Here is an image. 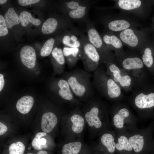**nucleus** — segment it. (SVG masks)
I'll use <instances>...</instances> for the list:
<instances>
[{
    "label": "nucleus",
    "mask_w": 154,
    "mask_h": 154,
    "mask_svg": "<svg viewBox=\"0 0 154 154\" xmlns=\"http://www.w3.org/2000/svg\"><path fill=\"white\" fill-rule=\"evenodd\" d=\"M112 125L116 133L135 130L138 119L126 104L118 102L111 112Z\"/></svg>",
    "instance_id": "1"
},
{
    "label": "nucleus",
    "mask_w": 154,
    "mask_h": 154,
    "mask_svg": "<svg viewBox=\"0 0 154 154\" xmlns=\"http://www.w3.org/2000/svg\"><path fill=\"white\" fill-rule=\"evenodd\" d=\"M141 120H154V92L141 89L129 99Z\"/></svg>",
    "instance_id": "2"
},
{
    "label": "nucleus",
    "mask_w": 154,
    "mask_h": 154,
    "mask_svg": "<svg viewBox=\"0 0 154 154\" xmlns=\"http://www.w3.org/2000/svg\"><path fill=\"white\" fill-rule=\"evenodd\" d=\"M154 121L147 126L126 132L134 153L143 152L154 153Z\"/></svg>",
    "instance_id": "3"
},
{
    "label": "nucleus",
    "mask_w": 154,
    "mask_h": 154,
    "mask_svg": "<svg viewBox=\"0 0 154 154\" xmlns=\"http://www.w3.org/2000/svg\"><path fill=\"white\" fill-rule=\"evenodd\" d=\"M85 23L87 38L98 50L100 55L102 61L107 64L114 62L116 60L115 55L104 43L101 35L96 30L94 23L90 19Z\"/></svg>",
    "instance_id": "4"
},
{
    "label": "nucleus",
    "mask_w": 154,
    "mask_h": 154,
    "mask_svg": "<svg viewBox=\"0 0 154 154\" xmlns=\"http://www.w3.org/2000/svg\"><path fill=\"white\" fill-rule=\"evenodd\" d=\"M99 20L106 31L115 33L139 25L133 18L126 14H105L101 16Z\"/></svg>",
    "instance_id": "5"
},
{
    "label": "nucleus",
    "mask_w": 154,
    "mask_h": 154,
    "mask_svg": "<svg viewBox=\"0 0 154 154\" xmlns=\"http://www.w3.org/2000/svg\"><path fill=\"white\" fill-rule=\"evenodd\" d=\"M115 33L123 44L132 49L139 50L146 42L143 32L135 27H131Z\"/></svg>",
    "instance_id": "6"
},
{
    "label": "nucleus",
    "mask_w": 154,
    "mask_h": 154,
    "mask_svg": "<svg viewBox=\"0 0 154 154\" xmlns=\"http://www.w3.org/2000/svg\"><path fill=\"white\" fill-rule=\"evenodd\" d=\"M81 42L80 49L81 57L84 64L88 66H96L102 60L98 50L89 41L87 37L80 30Z\"/></svg>",
    "instance_id": "7"
},
{
    "label": "nucleus",
    "mask_w": 154,
    "mask_h": 154,
    "mask_svg": "<svg viewBox=\"0 0 154 154\" xmlns=\"http://www.w3.org/2000/svg\"><path fill=\"white\" fill-rule=\"evenodd\" d=\"M99 106L92 108L86 112L85 118L89 125L94 127L100 131L106 130L110 123L108 120V113L105 108Z\"/></svg>",
    "instance_id": "8"
},
{
    "label": "nucleus",
    "mask_w": 154,
    "mask_h": 154,
    "mask_svg": "<svg viewBox=\"0 0 154 154\" xmlns=\"http://www.w3.org/2000/svg\"><path fill=\"white\" fill-rule=\"evenodd\" d=\"M123 69L131 74L134 80H141L143 75L144 64L140 57L125 54L117 60Z\"/></svg>",
    "instance_id": "9"
},
{
    "label": "nucleus",
    "mask_w": 154,
    "mask_h": 154,
    "mask_svg": "<svg viewBox=\"0 0 154 154\" xmlns=\"http://www.w3.org/2000/svg\"><path fill=\"white\" fill-rule=\"evenodd\" d=\"M115 1L114 6L111 7H99L100 9H107L117 8L126 12L132 13L141 17L144 9V1L141 0H118Z\"/></svg>",
    "instance_id": "10"
},
{
    "label": "nucleus",
    "mask_w": 154,
    "mask_h": 154,
    "mask_svg": "<svg viewBox=\"0 0 154 154\" xmlns=\"http://www.w3.org/2000/svg\"><path fill=\"white\" fill-rule=\"evenodd\" d=\"M101 35L108 48L111 51L113 50L115 52L117 60L125 54L123 49L124 44L115 33L106 31Z\"/></svg>",
    "instance_id": "11"
},
{
    "label": "nucleus",
    "mask_w": 154,
    "mask_h": 154,
    "mask_svg": "<svg viewBox=\"0 0 154 154\" xmlns=\"http://www.w3.org/2000/svg\"><path fill=\"white\" fill-rule=\"evenodd\" d=\"M109 71L112 74V79L121 88H130L133 83V79L130 74L126 70L119 67L114 62L107 64Z\"/></svg>",
    "instance_id": "12"
},
{
    "label": "nucleus",
    "mask_w": 154,
    "mask_h": 154,
    "mask_svg": "<svg viewBox=\"0 0 154 154\" xmlns=\"http://www.w3.org/2000/svg\"><path fill=\"white\" fill-rule=\"evenodd\" d=\"M96 1L89 0L86 4L65 14L66 16L71 20L80 23H85L89 20V11L91 6Z\"/></svg>",
    "instance_id": "13"
},
{
    "label": "nucleus",
    "mask_w": 154,
    "mask_h": 154,
    "mask_svg": "<svg viewBox=\"0 0 154 154\" xmlns=\"http://www.w3.org/2000/svg\"><path fill=\"white\" fill-rule=\"evenodd\" d=\"M21 61L26 67L33 68L35 65L36 54L34 49L31 46L26 45L21 49L20 52Z\"/></svg>",
    "instance_id": "14"
},
{
    "label": "nucleus",
    "mask_w": 154,
    "mask_h": 154,
    "mask_svg": "<svg viewBox=\"0 0 154 154\" xmlns=\"http://www.w3.org/2000/svg\"><path fill=\"white\" fill-rule=\"evenodd\" d=\"M80 36V29H78L67 31L62 38V43L66 47L80 48L81 42Z\"/></svg>",
    "instance_id": "15"
},
{
    "label": "nucleus",
    "mask_w": 154,
    "mask_h": 154,
    "mask_svg": "<svg viewBox=\"0 0 154 154\" xmlns=\"http://www.w3.org/2000/svg\"><path fill=\"white\" fill-rule=\"evenodd\" d=\"M106 130L102 135L100 141L109 153H114L116 151V133L114 131Z\"/></svg>",
    "instance_id": "16"
},
{
    "label": "nucleus",
    "mask_w": 154,
    "mask_h": 154,
    "mask_svg": "<svg viewBox=\"0 0 154 154\" xmlns=\"http://www.w3.org/2000/svg\"><path fill=\"white\" fill-rule=\"evenodd\" d=\"M106 92L108 97L118 101L122 98L121 88L112 78H108L106 82Z\"/></svg>",
    "instance_id": "17"
},
{
    "label": "nucleus",
    "mask_w": 154,
    "mask_h": 154,
    "mask_svg": "<svg viewBox=\"0 0 154 154\" xmlns=\"http://www.w3.org/2000/svg\"><path fill=\"white\" fill-rule=\"evenodd\" d=\"M57 122V117L54 113L51 112L46 113L42 117V129L45 133L50 132L56 126Z\"/></svg>",
    "instance_id": "18"
},
{
    "label": "nucleus",
    "mask_w": 154,
    "mask_h": 154,
    "mask_svg": "<svg viewBox=\"0 0 154 154\" xmlns=\"http://www.w3.org/2000/svg\"><path fill=\"white\" fill-rule=\"evenodd\" d=\"M151 46L145 43L139 50L142 61L146 67L151 70L153 68L154 58L153 52Z\"/></svg>",
    "instance_id": "19"
},
{
    "label": "nucleus",
    "mask_w": 154,
    "mask_h": 154,
    "mask_svg": "<svg viewBox=\"0 0 154 154\" xmlns=\"http://www.w3.org/2000/svg\"><path fill=\"white\" fill-rule=\"evenodd\" d=\"M34 102L33 98L31 96H24L17 101L16 107L17 110L22 114L28 113L33 107Z\"/></svg>",
    "instance_id": "20"
},
{
    "label": "nucleus",
    "mask_w": 154,
    "mask_h": 154,
    "mask_svg": "<svg viewBox=\"0 0 154 154\" xmlns=\"http://www.w3.org/2000/svg\"><path fill=\"white\" fill-rule=\"evenodd\" d=\"M63 51L64 56L67 58L70 64H73L81 57V52L80 48H71L65 46Z\"/></svg>",
    "instance_id": "21"
},
{
    "label": "nucleus",
    "mask_w": 154,
    "mask_h": 154,
    "mask_svg": "<svg viewBox=\"0 0 154 154\" xmlns=\"http://www.w3.org/2000/svg\"><path fill=\"white\" fill-rule=\"evenodd\" d=\"M67 82L70 88L76 96L81 97L84 95L86 91V88L78 82L75 77H70Z\"/></svg>",
    "instance_id": "22"
},
{
    "label": "nucleus",
    "mask_w": 154,
    "mask_h": 154,
    "mask_svg": "<svg viewBox=\"0 0 154 154\" xmlns=\"http://www.w3.org/2000/svg\"><path fill=\"white\" fill-rule=\"evenodd\" d=\"M4 18L7 27L11 29L14 25L19 24L20 21L19 17L12 7L9 8L5 13Z\"/></svg>",
    "instance_id": "23"
},
{
    "label": "nucleus",
    "mask_w": 154,
    "mask_h": 154,
    "mask_svg": "<svg viewBox=\"0 0 154 154\" xmlns=\"http://www.w3.org/2000/svg\"><path fill=\"white\" fill-rule=\"evenodd\" d=\"M58 85L60 88L58 94L61 97L66 100H72L73 98V95L68 82L61 79L58 81Z\"/></svg>",
    "instance_id": "24"
},
{
    "label": "nucleus",
    "mask_w": 154,
    "mask_h": 154,
    "mask_svg": "<svg viewBox=\"0 0 154 154\" xmlns=\"http://www.w3.org/2000/svg\"><path fill=\"white\" fill-rule=\"evenodd\" d=\"M58 25V21L56 18H49L43 23L42 27V31L44 34L53 33L56 31Z\"/></svg>",
    "instance_id": "25"
},
{
    "label": "nucleus",
    "mask_w": 154,
    "mask_h": 154,
    "mask_svg": "<svg viewBox=\"0 0 154 154\" xmlns=\"http://www.w3.org/2000/svg\"><path fill=\"white\" fill-rule=\"evenodd\" d=\"M70 120L72 123V131L76 133L81 132L84 124L83 118L78 114H75L71 116Z\"/></svg>",
    "instance_id": "26"
},
{
    "label": "nucleus",
    "mask_w": 154,
    "mask_h": 154,
    "mask_svg": "<svg viewBox=\"0 0 154 154\" xmlns=\"http://www.w3.org/2000/svg\"><path fill=\"white\" fill-rule=\"evenodd\" d=\"M82 146V143L79 141L70 142L65 144L63 147L62 154H78Z\"/></svg>",
    "instance_id": "27"
},
{
    "label": "nucleus",
    "mask_w": 154,
    "mask_h": 154,
    "mask_svg": "<svg viewBox=\"0 0 154 154\" xmlns=\"http://www.w3.org/2000/svg\"><path fill=\"white\" fill-rule=\"evenodd\" d=\"M19 17L21 24L23 27L26 26L30 22L36 26L39 25L41 23L39 19L33 17L30 13L27 11L21 12Z\"/></svg>",
    "instance_id": "28"
},
{
    "label": "nucleus",
    "mask_w": 154,
    "mask_h": 154,
    "mask_svg": "<svg viewBox=\"0 0 154 154\" xmlns=\"http://www.w3.org/2000/svg\"><path fill=\"white\" fill-rule=\"evenodd\" d=\"M46 135V133L45 132H39L36 134L31 143L32 146L35 149L40 150L43 148H47L46 140L44 138H41Z\"/></svg>",
    "instance_id": "29"
},
{
    "label": "nucleus",
    "mask_w": 154,
    "mask_h": 154,
    "mask_svg": "<svg viewBox=\"0 0 154 154\" xmlns=\"http://www.w3.org/2000/svg\"><path fill=\"white\" fill-rule=\"evenodd\" d=\"M55 42V40L50 38L45 42L40 52V55L42 56H46L52 52Z\"/></svg>",
    "instance_id": "30"
},
{
    "label": "nucleus",
    "mask_w": 154,
    "mask_h": 154,
    "mask_svg": "<svg viewBox=\"0 0 154 154\" xmlns=\"http://www.w3.org/2000/svg\"><path fill=\"white\" fill-rule=\"evenodd\" d=\"M25 149V146L23 143L17 141L10 145L9 148V154H23Z\"/></svg>",
    "instance_id": "31"
},
{
    "label": "nucleus",
    "mask_w": 154,
    "mask_h": 154,
    "mask_svg": "<svg viewBox=\"0 0 154 154\" xmlns=\"http://www.w3.org/2000/svg\"><path fill=\"white\" fill-rule=\"evenodd\" d=\"M53 57L56 62L60 65H63L65 63V59L63 50L57 47H55L51 52Z\"/></svg>",
    "instance_id": "32"
},
{
    "label": "nucleus",
    "mask_w": 154,
    "mask_h": 154,
    "mask_svg": "<svg viewBox=\"0 0 154 154\" xmlns=\"http://www.w3.org/2000/svg\"><path fill=\"white\" fill-rule=\"evenodd\" d=\"M8 32L5 21L2 15H0V36H3L7 35Z\"/></svg>",
    "instance_id": "33"
},
{
    "label": "nucleus",
    "mask_w": 154,
    "mask_h": 154,
    "mask_svg": "<svg viewBox=\"0 0 154 154\" xmlns=\"http://www.w3.org/2000/svg\"><path fill=\"white\" fill-rule=\"evenodd\" d=\"M39 0H19V3L22 6H25L34 4L39 1Z\"/></svg>",
    "instance_id": "34"
},
{
    "label": "nucleus",
    "mask_w": 154,
    "mask_h": 154,
    "mask_svg": "<svg viewBox=\"0 0 154 154\" xmlns=\"http://www.w3.org/2000/svg\"><path fill=\"white\" fill-rule=\"evenodd\" d=\"M7 128L6 126L1 122H0V135L4 134L7 131Z\"/></svg>",
    "instance_id": "35"
},
{
    "label": "nucleus",
    "mask_w": 154,
    "mask_h": 154,
    "mask_svg": "<svg viewBox=\"0 0 154 154\" xmlns=\"http://www.w3.org/2000/svg\"><path fill=\"white\" fill-rule=\"evenodd\" d=\"M4 76L2 74H0V91H1L3 87L4 84Z\"/></svg>",
    "instance_id": "36"
},
{
    "label": "nucleus",
    "mask_w": 154,
    "mask_h": 154,
    "mask_svg": "<svg viewBox=\"0 0 154 154\" xmlns=\"http://www.w3.org/2000/svg\"><path fill=\"white\" fill-rule=\"evenodd\" d=\"M27 154H34L32 153H28ZM36 154H48L47 151L44 150H40Z\"/></svg>",
    "instance_id": "37"
},
{
    "label": "nucleus",
    "mask_w": 154,
    "mask_h": 154,
    "mask_svg": "<svg viewBox=\"0 0 154 154\" xmlns=\"http://www.w3.org/2000/svg\"><path fill=\"white\" fill-rule=\"evenodd\" d=\"M7 1V0H0V4H3L5 3Z\"/></svg>",
    "instance_id": "38"
}]
</instances>
